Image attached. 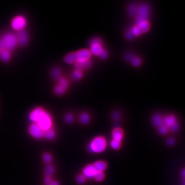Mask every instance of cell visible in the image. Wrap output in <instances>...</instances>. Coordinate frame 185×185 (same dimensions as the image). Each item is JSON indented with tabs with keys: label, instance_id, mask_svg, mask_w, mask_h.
<instances>
[{
	"label": "cell",
	"instance_id": "1",
	"mask_svg": "<svg viewBox=\"0 0 185 185\" xmlns=\"http://www.w3.org/2000/svg\"><path fill=\"white\" fill-rule=\"evenodd\" d=\"M107 146L106 139L103 136H97L92 139L88 145L89 151L92 153L98 154L105 151Z\"/></svg>",
	"mask_w": 185,
	"mask_h": 185
},
{
	"label": "cell",
	"instance_id": "2",
	"mask_svg": "<svg viewBox=\"0 0 185 185\" xmlns=\"http://www.w3.org/2000/svg\"><path fill=\"white\" fill-rule=\"evenodd\" d=\"M89 50L92 55H94L98 58L107 50L104 47L103 40L99 37H95L91 39L89 42Z\"/></svg>",
	"mask_w": 185,
	"mask_h": 185
},
{
	"label": "cell",
	"instance_id": "3",
	"mask_svg": "<svg viewBox=\"0 0 185 185\" xmlns=\"http://www.w3.org/2000/svg\"><path fill=\"white\" fill-rule=\"evenodd\" d=\"M150 8L148 4H141L137 5L135 15L134 16V23L149 21Z\"/></svg>",
	"mask_w": 185,
	"mask_h": 185
},
{
	"label": "cell",
	"instance_id": "4",
	"mask_svg": "<svg viewBox=\"0 0 185 185\" xmlns=\"http://www.w3.org/2000/svg\"><path fill=\"white\" fill-rule=\"evenodd\" d=\"M17 44L16 36L12 33H6L2 39L0 38V47L3 50L8 51L13 50Z\"/></svg>",
	"mask_w": 185,
	"mask_h": 185
},
{
	"label": "cell",
	"instance_id": "5",
	"mask_svg": "<svg viewBox=\"0 0 185 185\" xmlns=\"http://www.w3.org/2000/svg\"><path fill=\"white\" fill-rule=\"evenodd\" d=\"M37 124L44 132L51 129V119L49 114L45 112Z\"/></svg>",
	"mask_w": 185,
	"mask_h": 185
},
{
	"label": "cell",
	"instance_id": "6",
	"mask_svg": "<svg viewBox=\"0 0 185 185\" xmlns=\"http://www.w3.org/2000/svg\"><path fill=\"white\" fill-rule=\"evenodd\" d=\"M68 88V82L64 78H60L59 79V83L54 89V92L57 95L61 96L66 92Z\"/></svg>",
	"mask_w": 185,
	"mask_h": 185
},
{
	"label": "cell",
	"instance_id": "7",
	"mask_svg": "<svg viewBox=\"0 0 185 185\" xmlns=\"http://www.w3.org/2000/svg\"><path fill=\"white\" fill-rule=\"evenodd\" d=\"M76 62H84L91 59L92 55L89 49H81L76 52Z\"/></svg>",
	"mask_w": 185,
	"mask_h": 185
},
{
	"label": "cell",
	"instance_id": "8",
	"mask_svg": "<svg viewBox=\"0 0 185 185\" xmlns=\"http://www.w3.org/2000/svg\"><path fill=\"white\" fill-rule=\"evenodd\" d=\"M124 59L134 68H138L142 64V59L141 57L133 55L132 53H127L124 56Z\"/></svg>",
	"mask_w": 185,
	"mask_h": 185
},
{
	"label": "cell",
	"instance_id": "9",
	"mask_svg": "<svg viewBox=\"0 0 185 185\" xmlns=\"http://www.w3.org/2000/svg\"><path fill=\"white\" fill-rule=\"evenodd\" d=\"M26 20L23 16H17L13 19L12 22V27L15 30L20 31L26 26Z\"/></svg>",
	"mask_w": 185,
	"mask_h": 185
},
{
	"label": "cell",
	"instance_id": "10",
	"mask_svg": "<svg viewBox=\"0 0 185 185\" xmlns=\"http://www.w3.org/2000/svg\"><path fill=\"white\" fill-rule=\"evenodd\" d=\"M44 132L37 123L32 124L29 128L30 134L35 138H41L44 136Z\"/></svg>",
	"mask_w": 185,
	"mask_h": 185
},
{
	"label": "cell",
	"instance_id": "11",
	"mask_svg": "<svg viewBox=\"0 0 185 185\" xmlns=\"http://www.w3.org/2000/svg\"><path fill=\"white\" fill-rule=\"evenodd\" d=\"M83 175L86 177V179H94L95 176L97 173V170L95 168L93 165H88L84 167L83 169Z\"/></svg>",
	"mask_w": 185,
	"mask_h": 185
},
{
	"label": "cell",
	"instance_id": "12",
	"mask_svg": "<svg viewBox=\"0 0 185 185\" xmlns=\"http://www.w3.org/2000/svg\"><path fill=\"white\" fill-rule=\"evenodd\" d=\"M16 36L17 38V42L20 46H25L28 43V35L24 30H22L19 31L18 33Z\"/></svg>",
	"mask_w": 185,
	"mask_h": 185
},
{
	"label": "cell",
	"instance_id": "13",
	"mask_svg": "<svg viewBox=\"0 0 185 185\" xmlns=\"http://www.w3.org/2000/svg\"><path fill=\"white\" fill-rule=\"evenodd\" d=\"M44 112L45 111L41 107L36 108L30 114V119L33 122H37Z\"/></svg>",
	"mask_w": 185,
	"mask_h": 185
},
{
	"label": "cell",
	"instance_id": "14",
	"mask_svg": "<svg viewBox=\"0 0 185 185\" xmlns=\"http://www.w3.org/2000/svg\"><path fill=\"white\" fill-rule=\"evenodd\" d=\"M163 118H164V124L168 129L177 122L176 118L173 115H168L165 116Z\"/></svg>",
	"mask_w": 185,
	"mask_h": 185
},
{
	"label": "cell",
	"instance_id": "15",
	"mask_svg": "<svg viewBox=\"0 0 185 185\" xmlns=\"http://www.w3.org/2000/svg\"><path fill=\"white\" fill-rule=\"evenodd\" d=\"M152 124L154 127L159 128L164 125V118L161 115L159 114H154L152 118Z\"/></svg>",
	"mask_w": 185,
	"mask_h": 185
},
{
	"label": "cell",
	"instance_id": "16",
	"mask_svg": "<svg viewBox=\"0 0 185 185\" xmlns=\"http://www.w3.org/2000/svg\"><path fill=\"white\" fill-rule=\"evenodd\" d=\"M124 134L122 129L118 127L114 129L112 132V139L119 141L120 142H121V141L124 138Z\"/></svg>",
	"mask_w": 185,
	"mask_h": 185
},
{
	"label": "cell",
	"instance_id": "17",
	"mask_svg": "<svg viewBox=\"0 0 185 185\" xmlns=\"http://www.w3.org/2000/svg\"><path fill=\"white\" fill-rule=\"evenodd\" d=\"M93 166L97 172H103L107 168V164L106 162L103 160L96 161L93 164Z\"/></svg>",
	"mask_w": 185,
	"mask_h": 185
},
{
	"label": "cell",
	"instance_id": "18",
	"mask_svg": "<svg viewBox=\"0 0 185 185\" xmlns=\"http://www.w3.org/2000/svg\"><path fill=\"white\" fill-rule=\"evenodd\" d=\"M76 52H72L69 53L68 55L65 56L64 60L66 63L68 64H74L76 61Z\"/></svg>",
	"mask_w": 185,
	"mask_h": 185
},
{
	"label": "cell",
	"instance_id": "19",
	"mask_svg": "<svg viewBox=\"0 0 185 185\" xmlns=\"http://www.w3.org/2000/svg\"><path fill=\"white\" fill-rule=\"evenodd\" d=\"M10 57H11V55H10L9 51L3 50L0 52V59L3 62H9V60H10Z\"/></svg>",
	"mask_w": 185,
	"mask_h": 185
},
{
	"label": "cell",
	"instance_id": "20",
	"mask_svg": "<svg viewBox=\"0 0 185 185\" xmlns=\"http://www.w3.org/2000/svg\"><path fill=\"white\" fill-rule=\"evenodd\" d=\"M83 77V71L75 69L74 71L73 72L72 78L74 81H78L81 79Z\"/></svg>",
	"mask_w": 185,
	"mask_h": 185
},
{
	"label": "cell",
	"instance_id": "21",
	"mask_svg": "<svg viewBox=\"0 0 185 185\" xmlns=\"http://www.w3.org/2000/svg\"><path fill=\"white\" fill-rule=\"evenodd\" d=\"M79 120L82 124H88L90 121V116L86 113H83L80 116Z\"/></svg>",
	"mask_w": 185,
	"mask_h": 185
},
{
	"label": "cell",
	"instance_id": "22",
	"mask_svg": "<svg viewBox=\"0 0 185 185\" xmlns=\"http://www.w3.org/2000/svg\"><path fill=\"white\" fill-rule=\"evenodd\" d=\"M137 5L132 4L127 7V13L131 17H134L136 11Z\"/></svg>",
	"mask_w": 185,
	"mask_h": 185
},
{
	"label": "cell",
	"instance_id": "23",
	"mask_svg": "<svg viewBox=\"0 0 185 185\" xmlns=\"http://www.w3.org/2000/svg\"><path fill=\"white\" fill-rule=\"evenodd\" d=\"M44 136L46 139H47L51 140V139L55 138L56 134H55L54 131L52 129H50L48 130L44 131Z\"/></svg>",
	"mask_w": 185,
	"mask_h": 185
},
{
	"label": "cell",
	"instance_id": "24",
	"mask_svg": "<svg viewBox=\"0 0 185 185\" xmlns=\"http://www.w3.org/2000/svg\"><path fill=\"white\" fill-rule=\"evenodd\" d=\"M54 172H55V168L53 166L48 165L46 166L45 169V174L46 175V176H51V175L54 174Z\"/></svg>",
	"mask_w": 185,
	"mask_h": 185
},
{
	"label": "cell",
	"instance_id": "25",
	"mask_svg": "<svg viewBox=\"0 0 185 185\" xmlns=\"http://www.w3.org/2000/svg\"><path fill=\"white\" fill-rule=\"evenodd\" d=\"M51 76L55 79L59 80L61 77V71L59 68H55L51 71Z\"/></svg>",
	"mask_w": 185,
	"mask_h": 185
},
{
	"label": "cell",
	"instance_id": "26",
	"mask_svg": "<svg viewBox=\"0 0 185 185\" xmlns=\"http://www.w3.org/2000/svg\"><path fill=\"white\" fill-rule=\"evenodd\" d=\"M121 145V143L120 141H116L114 139H112V141L110 142V146L114 150L119 149L120 148Z\"/></svg>",
	"mask_w": 185,
	"mask_h": 185
},
{
	"label": "cell",
	"instance_id": "27",
	"mask_svg": "<svg viewBox=\"0 0 185 185\" xmlns=\"http://www.w3.org/2000/svg\"><path fill=\"white\" fill-rule=\"evenodd\" d=\"M169 129L164 124L158 128V132L161 135H165L169 132Z\"/></svg>",
	"mask_w": 185,
	"mask_h": 185
},
{
	"label": "cell",
	"instance_id": "28",
	"mask_svg": "<svg viewBox=\"0 0 185 185\" xmlns=\"http://www.w3.org/2000/svg\"><path fill=\"white\" fill-rule=\"evenodd\" d=\"M104 174L103 172H97L95 176L94 179L97 182H100L103 181L104 179Z\"/></svg>",
	"mask_w": 185,
	"mask_h": 185
},
{
	"label": "cell",
	"instance_id": "29",
	"mask_svg": "<svg viewBox=\"0 0 185 185\" xmlns=\"http://www.w3.org/2000/svg\"><path fill=\"white\" fill-rule=\"evenodd\" d=\"M76 182L80 185H82L86 182V177L83 174H80L76 178Z\"/></svg>",
	"mask_w": 185,
	"mask_h": 185
},
{
	"label": "cell",
	"instance_id": "30",
	"mask_svg": "<svg viewBox=\"0 0 185 185\" xmlns=\"http://www.w3.org/2000/svg\"><path fill=\"white\" fill-rule=\"evenodd\" d=\"M43 160L45 164H50L52 160L51 155L48 153H45L44 154H43Z\"/></svg>",
	"mask_w": 185,
	"mask_h": 185
},
{
	"label": "cell",
	"instance_id": "31",
	"mask_svg": "<svg viewBox=\"0 0 185 185\" xmlns=\"http://www.w3.org/2000/svg\"><path fill=\"white\" fill-rule=\"evenodd\" d=\"M65 121L68 124H72L74 121V116L71 114H66L65 117Z\"/></svg>",
	"mask_w": 185,
	"mask_h": 185
},
{
	"label": "cell",
	"instance_id": "32",
	"mask_svg": "<svg viewBox=\"0 0 185 185\" xmlns=\"http://www.w3.org/2000/svg\"><path fill=\"white\" fill-rule=\"evenodd\" d=\"M112 117L114 120H118L120 118V114L118 112H114L112 115Z\"/></svg>",
	"mask_w": 185,
	"mask_h": 185
},
{
	"label": "cell",
	"instance_id": "33",
	"mask_svg": "<svg viewBox=\"0 0 185 185\" xmlns=\"http://www.w3.org/2000/svg\"><path fill=\"white\" fill-rule=\"evenodd\" d=\"M179 128H180V124L178 122H177L176 123H175V124H173L171 127H170L169 129H170L172 132H176L178 131Z\"/></svg>",
	"mask_w": 185,
	"mask_h": 185
},
{
	"label": "cell",
	"instance_id": "34",
	"mask_svg": "<svg viewBox=\"0 0 185 185\" xmlns=\"http://www.w3.org/2000/svg\"><path fill=\"white\" fill-rule=\"evenodd\" d=\"M175 141L173 138H169L167 141V144L169 146H172L174 144Z\"/></svg>",
	"mask_w": 185,
	"mask_h": 185
},
{
	"label": "cell",
	"instance_id": "35",
	"mask_svg": "<svg viewBox=\"0 0 185 185\" xmlns=\"http://www.w3.org/2000/svg\"><path fill=\"white\" fill-rule=\"evenodd\" d=\"M51 182V177L46 176L45 179V183L46 185H49Z\"/></svg>",
	"mask_w": 185,
	"mask_h": 185
},
{
	"label": "cell",
	"instance_id": "36",
	"mask_svg": "<svg viewBox=\"0 0 185 185\" xmlns=\"http://www.w3.org/2000/svg\"><path fill=\"white\" fill-rule=\"evenodd\" d=\"M49 185H59V183L57 181H51Z\"/></svg>",
	"mask_w": 185,
	"mask_h": 185
}]
</instances>
